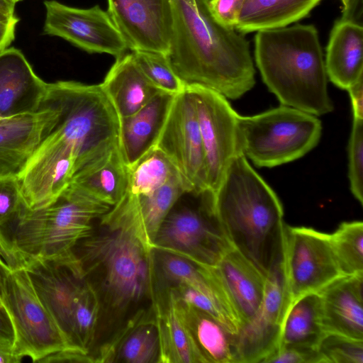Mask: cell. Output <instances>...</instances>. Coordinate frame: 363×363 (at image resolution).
Instances as JSON below:
<instances>
[{
    "instance_id": "cell-46",
    "label": "cell",
    "mask_w": 363,
    "mask_h": 363,
    "mask_svg": "<svg viewBox=\"0 0 363 363\" xmlns=\"http://www.w3.org/2000/svg\"><path fill=\"white\" fill-rule=\"evenodd\" d=\"M11 269L5 262L0 257V287L3 279Z\"/></svg>"
},
{
    "instance_id": "cell-49",
    "label": "cell",
    "mask_w": 363,
    "mask_h": 363,
    "mask_svg": "<svg viewBox=\"0 0 363 363\" xmlns=\"http://www.w3.org/2000/svg\"><path fill=\"white\" fill-rule=\"evenodd\" d=\"M3 116L0 114V118H2Z\"/></svg>"
},
{
    "instance_id": "cell-18",
    "label": "cell",
    "mask_w": 363,
    "mask_h": 363,
    "mask_svg": "<svg viewBox=\"0 0 363 363\" xmlns=\"http://www.w3.org/2000/svg\"><path fill=\"white\" fill-rule=\"evenodd\" d=\"M363 274L342 276L318 292L326 334L363 340Z\"/></svg>"
},
{
    "instance_id": "cell-10",
    "label": "cell",
    "mask_w": 363,
    "mask_h": 363,
    "mask_svg": "<svg viewBox=\"0 0 363 363\" xmlns=\"http://www.w3.org/2000/svg\"><path fill=\"white\" fill-rule=\"evenodd\" d=\"M154 147L174 165L188 193L199 195L208 190L197 113L186 86L174 95Z\"/></svg>"
},
{
    "instance_id": "cell-19",
    "label": "cell",
    "mask_w": 363,
    "mask_h": 363,
    "mask_svg": "<svg viewBox=\"0 0 363 363\" xmlns=\"http://www.w3.org/2000/svg\"><path fill=\"white\" fill-rule=\"evenodd\" d=\"M285 306L281 298L266 294L256 315L233 335L235 363L262 362L279 345Z\"/></svg>"
},
{
    "instance_id": "cell-26",
    "label": "cell",
    "mask_w": 363,
    "mask_h": 363,
    "mask_svg": "<svg viewBox=\"0 0 363 363\" xmlns=\"http://www.w3.org/2000/svg\"><path fill=\"white\" fill-rule=\"evenodd\" d=\"M321 0H245L235 29L241 33L286 27L306 17Z\"/></svg>"
},
{
    "instance_id": "cell-43",
    "label": "cell",
    "mask_w": 363,
    "mask_h": 363,
    "mask_svg": "<svg viewBox=\"0 0 363 363\" xmlns=\"http://www.w3.org/2000/svg\"><path fill=\"white\" fill-rule=\"evenodd\" d=\"M351 99L353 118H363V77L352 85L347 90Z\"/></svg>"
},
{
    "instance_id": "cell-13",
    "label": "cell",
    "mask_w": 363,
    "mask_h": 363,
    "mask_svg": "<svg viewBox=\"0 0 363 363\" xmlns=\"http://www.w3.org/2000/svg\"><path fill=\"white\" fill-rule=\"evenodd\" d=\"M25 269L40 301L70 346L78 352L71 342L72 319L86 280L73 252L55 257L30 258Z\"/></svg>"
},
{
    "instance_id": "cell-3",
    "label": "cell",
    "mask_w": 363,
    "mask_h": 363,
    "mask_svg": "<svg viewBox=\"0 0 363 363\" xmlns=\"http://www.w3.org/2000/svg\"><path fill=\"white\" fill-rule=\"evenodd\" d=\"M169 61L186 86L197 85L237 99L255 84L248 41L218 21L208 0H172Z\"/></svg>"
},
{
    "instance_id": "cell-40",
    "label": "cell",
    "mask_w": 363,
    "mask_h": 363,
    "mask_svg": "<svg viewBox=\"0 0 363 363\" xmlns=\"http://www.w3.org/2000/svg\"><path fill=\"white\" fill-rule=\"evenodd\" d=\"M17 16L0 11V52L8 48L15 38Z\"/></svg>"
},
{
    "instance_id": "cell-38",
    "label": "cell",
    "mask_w": 363,
    "mask_h": 363,
    "mask_svg": "<svg viewBox=\"0 0 363 363\" xmlns=\"http://www.w3.org/2000/svg\"><path fill=\"white\" fill-rule=\"evenodd\" d=\"M324 363L317 348L284 346L267 357L263 363Z\"/></svg>"
},
{
    "instance_id": "cell-39",
    "label": "cell",
    "mask_w": 363,
    "mask_h": 363,
    "mask_svg": "<svg viewBox=\"0 0 363 363\" xmlns=\"http://www.w3.org/2000/svg\"><path fill=\"white\" fill-rule=\"evenodd\" d=\"M245 1V0H208V6L218 21L235 28L238 14Z\"/></svg>"
},
{
    "instance_id": "cell-20",
    "label": "cell",
    "mask_w": 363,
    "mask_h": 363,
    "mask_svg": "<svg viewBox=\"0 0 363 363\" xmlns=\"http://www.w3.org/2000/svg\"><path fill=\"white\" fill-rule=\"evenodd\" d=\"M211 267L228 293L242 325L250 321L262 304L264 277L234 248Z\"/></svg>"
},
{
    "instance_id": "cell-16",
    "label": "cell",
    "mask_w": 363,
    "mask_h": 363,
    "mask_svg": "<svg viewBox=\"0 0 363 363\" xmlns=\"http://www.w3.org/2000/svg\"><path fill=\"white\" fill-rule=\"evenodd\" d=\"M58 117L52 105L42 102L35 112L0 118V177H17Z\"/></svg>"
},
{
    "instance_id": "cell-17",
    "label": "cell",
    "mask_w": 363,
    "mask_h": 363,
    "mask_svg": "<svg viewBox=\"0 0 363 363\" xmlns=\"http://www.w3.org/2000/svg\"><path fill=\"white\" fill-rule=\"evenodd\" d=\"M48 83L34 72L16 48L0 52V114L3 117L38 111Z\"/></svg>"
},
{
    "instance_id": "cell-37",
    "label": "cell",
    "mask_w": 363,
    "mask_h": 363,
    "mask_svg": "<svg viewBox=\"0 0 363 363\" xmlns=\"http://www.w3.org/2000/svg\"><path fill=\"white\" fill-rule=\"evenodd\" d=\"M23 205L16 177H0V225L13 218Z\"/></svg>"
},
{
    "instance_id": "cell-35",
    "label": "cell",
    "mask_w": 363,
    "mask_h": 363,
    "mask_svg": "<svg viewBox=\"0 0 363 363\" xmlns=\"http://www.w3.org/2000/svg\"><path fill=\"white\" fill-rule=\"evenodd\" d=\"M318 350L324 363H363V340L326 334Z\"/></svg>"
},
{
    "instance_id": "cell-11",
    "label": "cell",
    "mask_w": 363,
    "mask_h": 363,
    "mask_svg": "<svg viewBox=\"0 0 363 363\" xmlns=\"http://www.w3.org/2000/svg\"><path fill=\"white\" fill-rule=\"evenodd\" d=\"M284 269L289 307L301 296L318 293L343 276L330 234L306 227L286 225Z\"/></svg>"
},
{
    "instance_id": "cell-5",
    "label": "cell",
    "mask_w": 363,
    "mask_h": 363,
    "mask_svg": "<svg viewBox=\"0 0 363 363\" xmlns=\"http://www.w3.org/2000/svg\"><path fill=\"white\" fill-rule=\"evenodd\" d=\"M257 32L256 65L264 83L281 104L316 116L332 111L315 28L296 24Z\"/></svg>"
},
{
    "instance_id": "cell-42",
    "label": "cell",
    "mask_w": 363,
    "mask_h": 363,
    "mask_svg": "<svg viewBox=\"0 0 363 363\" xmlns=\"http://www.w3.org/2000/svg\"><path fill=\"white\" fill-rule=\"evenodd\" d=\"M362 0H347L343 4L340 21H348L362 26Z\"/></svg>"
},
{
    "instance_id": "cell-44",
    "label": "cell",
    "mask_w": 363,
    "mask_h": 363,
    "mask_svg": "<svg viewBox=\"0 0 363 363\" xmlns=\"http://www.w3.org/2000/svg\"><path fill=\"white\" fill-rule=\"evenodd\" d=\"M21 360L15 354L13 347L0 344V363H18Z\"/></svg>"
},
{
    "instance_id": "cell-32",
    "label": "cell",
    "mask_w": 363,
    "mask_h": 363,
    "mask_svg": "<svg viewBox=\"0 0 363 363\" xmlns=\"http://www.w3.org/2000/svg\"><path fill=\"white\" fill-rule=\"evenodd\" d=\"M99 313V298L86 281L74 311L71 342L76 350L88 358L94 342Z\"/></svg>"
},
{
    "instance_id": "cell-29",
    "label": "cell",
    "mask_w": 363,
    "mask_h": 363,
    "mask_svg": "<svg viewBox=\"0 0 363 363\" xmlns=\"http://www.w3.org/2000/svg\"><path fill=\"white\" fill-rule=\"evenodd\" d=\"M325 335L320 296L318 293L307 294L293 302L286 311L279 347L298 346L318 349Z\"/></svg>"
},
{
    "instance_id": "cell-27",
    "label": "cell",
    "mask_w": 363,
    "mask_h": 363,
    "mask_svg": "<svg viewBox=\"0 0 363 363\" xmlns=\"http://www.w3.org/2000/svg\"><path fill=\"white\" fill-rule=\"evenodd\" d=\"M160 342L156 314L130 325L98 362L159 363Z\"/></svg>"
},
{
    "instance_id": "cell-22",
    "label": "cell",
    "mask_w": 363,
    "mask_h": 363,
    "mask_svg": "<svg viewBox=\"0 0 363 363\" xmlns=\"http://www.w3.org/2000/svg\"><path fill=\"white\" fill-rule=\"evenodd\" d=\"M100 84L119 118L133 114L162 92L143 74L132 52L117 57Z\"/></svg>"
},
{
    "instance_id": "cell-34",
    "label": "cell",
    "mask_w": 363,
    "mask_h": 363,
    "mask_svg": "<svg viewBox=\"0 0 363 363\" xmlns=\"http://www.w3.org/2000/svg\"><path fill=\"white\" fill-rule=\"evenodd\" d=\"M132 55L143 74L160 91L176 95L185 89L167 55L146 50L132 51Z\"/></svg>"
},
{
    "instance_id": "cell-2",
    "label": "cell",
    "mask_w": 363,
    "mask_h": 363,
    "mask_svg": "<svg viewBox=\"0 0 363 363\" xmlns=\"http://www.w3.org/2000/svg\"><path fill=\"white\" fill-rule=\"evenodd\" d=\"M43 102L55 106L58 117L21 172L29 182L64 180L119 145L120 118L100 84L48 83Z\"/></svg>"
},
{
    "instance_id": "cell-4",
    "label": "cell",
    "mask_w": 363,
    "mask_h": 363,
    "mask_svg": "<svg viewBox=\"0 0 363 363\" xmlns=\"http://www.w3.org/2000/svg\"><path fill=\"white\" fill-rule=\"evenodd\" d=\"M215 203L229 242L264 278L284 264L286 225L282 205L244 155L230 162Z\"/></svg>"
},
{
    "instance_id": "cell-47",
    "label": "cell",
    "mask_w": 363,
    "mask_h": 363,
    "mask_svg": "<svg viewBox=\"0 0 363 363\" xmlns=\"http://www.w3.org/2000/svg\"><path fill=\"white\" fill-rule=\"evenodd\" d=\"M7 1H11L16 4L18 2L21 1L23 0H7Z\"/></svg>"
},
{
    "instance_id": "cell-28",
    "label": "cell",
    "mask_w": 363,
    "mask_h": 363,
    "mask_svg": "<svg viewBox=\"0 0 363 363\" xmlns=\"http://www.w3.org/2000/svg\"><path fill=\"white\" fill-rule=\"evenodd\" d=\"M176 299L184 320L205 362L235 363L233 335L208 313Z\"/></svg>"
},
{
    "instance_id": "cell-9",
    "label": "cell",
    "mask_w": 363,
    "mask_h": 363,
    "mask_svg": "<svg viewBox=\"0 0 363 363\" xmlns=\"http://www.w3.org/2000/svg\"><path fill=\"white\" fill-rule=\"evenodd\" d=\"M153 247L194 263L216 265L233 247L218 218L214 194L202 193L195 206H174L157 230Z\"/></svg>"
},
{
    "instance_id": "cell-31",
    "label": "cell",
    "mask_w": 363,
    "mask_h": 363,
    "mask_svg": "<svg viewBox=\"0 0 363 363\" xmlns=\"http://www.w3.org/2000/svg\"><path fill=\"white\" fill-rule=\"evenodd\" d=\"M128 169L123 194L133 196L151 194L179 174L169 159L155 147Z\"/></svg>"
},
{
    "instance_id": "cell-1",
    "label": "cell",
    "mask_w": 363,
    "mask_h": 363,
    "mask_svg": "<svg viewBox=\"0 0 363 363\" xmlns=\"http://www.w3.org/2000/svg\"><path fill=\"white\" fill-rule=\"evenodd\" d=\"M72 252L100 303L94 358L130 324L155 313V249L134 211L119 201Z\"/></svg>"
},
{
    "instance_id": "cell-8",
    "label": "cell",
    "mask_w": 363,
    "mask_h": 363,
    "mask_svg": "<svg viewBox=\"0 0 363 363\" xmlns=\"http://www.w3.org/2000/svg\"><path fill=\"white\" fill-rule=\"evenodd\" d=\"M0 301L11 318L15 332L13 351L20 358L28 357L40 362L59 352L79 353L72 349L40 301L25 269L10 270L6 275Z\"/></svg>"
},
{
    "instance_id": "cell-15",
    "label": "cell",
    "mask_w": 363,
    "mask_h": 363,
    "mask_svg": "<svg viewBox=\"0 0 363 363\" xmlns=\"http://www.w3.org/2000/svg\"><path fill=\"white\" fill-rule=\"evenodd\" d=\"M108 13L131 51L167 55L173 26L172 0H108Z\"/></svg>"
},
{
    "instance_id": "cell-41",
    "label": "cell",
    "mask_w": 363,
    "mask_h": 363,
    "mask_svg": "<svg viewBox=\"0 0 363 363\" xmlns=\"http://www.w3.org/2000/svg\"><path fill=\"white\" fill-rule=\"evenodd\" d=\"M0 344L14 347L15 332L11 318L0 301Z\"/></svg>"
},
{
    "instance_id": "cell-23",
    "label": "cell",
    "mask_w": 363,
    "mask_h": 363,
    "mask_svg": "<svg viewBox=\"0 0 363 363\" xmlns=\"http://www.w3.org/2000/svg\"><path fill=\"white\" fill-rule=\"evenodd\" d=\"M325 66L328 78L347 90L363 77V27L338 20L330 33Z\"/></svg>"
},
{
    "instance_id": "cell-24",
    "label": "cell",
    "mask_w": 363,
    "mask_h": 363,
    "mask_svg": "<svg viewBox=\"0 0 363 363\" xmlns=\"http://www.w3.org/2000/svg\"><path fill=\"white\" fill-rule=\"evenodd\" d=\"M128 169L118 145L77 172L67 187L112 207L125 192Z\"/></svg>"
},
{
    "instance_id": "cell-45",
    "label": "cell",
    "mask_w": 363,
    "mask_h": 363,
    "mask_svg": "<svg viewBox=\"0 0 363 363\" xmlns=\"http://www.w3.org/2000/svg\"><path fill=\"white\" fill-rule=\"evenodd\" d=\"M16 4L7 1V0H0V11L4 13L14 15Z\"/></svg>"
},
{
    "instance_id": "cell-21",
    "label": "cell",
    "mask_w": 363,
    "mask_h": 363,
    "mask_svg": "<svg viewBox=\"0 0 363 363\" xmlns=\"http://www.w3.org/2000/svg\"><path fill=\"white\" fill-rule=\"evenodd\" d=\"M174 96L162 91L133 114L120 118L119 147L128 168L154 147Z\"/></svg>"
},
{
    "instance_id": "cell-7",
    "label": "cell",
    "mask_w": 363,
    "mask_h": 363,
    "mask_svg": "<svg viewBox=\"0 0 363 363\" xmlns=\"http://www.w3.org/2000/svg\"><path fill=\"white\" fill-rule=\"evenodd\" d=\"M321 132L316 116L284 105L238 116L240 152L258 167H273L303 157L318 145Z\"/></svg>"
},
{
    "instance_id": "cell-6",
    "label": "cell",
    "mask_w": 363,
    "mask_h": 363,
    "mask_svg": "<svg viewBox=\"0 0 363 363\" xmlns=\"http://www.w3.org/2000/svg\"><path fill=\"white\" fill-rule=\"evenodd\" d=\"M111 208L67 187L45 207L29 209L23 204L14 218L0 225V234L26 261L65 255L91 233L94 221Z\"/></svg>"
},
{
    "instance_id": "cell-36",
    "label": "cell",
    "mask_w": 363,
    "mask_h": 363,
    "mask_svg": "<svg viewBox=\"0 0 363 363\" xmlns=\"http://www.w3.org/2000/svg\"><path fill=\"white\" fill-rule=\"evenodd\" d=\"M362 119L353 118L348 145L350 190L355 199L363 203V126Z\"/></svg>"
},
{
    "instance_id": "cell-25",
    "label": "cell",
    "mask_w": 363,
    "mask_h": 363,
    "mask_svg": "<svg viewBox=\"0 0 363 363\" xmlns=\"http://www.w3.org/2000/svg\"><path fill=\"white\" fill-rule=\"evenodd\" d=\"M155 308L160 342L159 363H206L169 289L158 298Z\"/></svg>"
},
{
    "instance_id": "cell-14",
    "label": "cell",
    "mask_w": 363,
    "mask_h": 363,
    "mask_svg": "<svg viewBox=\"0 0 363 363\" xmlns=\"http://www.w3.org/2000/svg\"><path fill=\"white\" fill-rule=\"evenodd\" d=\"M44 6L45 34L62 38L89 53L117 57L128 49L109 13L100 6L79 9L55 0H46Z\"/></svg>"
},
{
    "instance_id": "cell-30",
    "label": "cell",
    "mask_w": 363,
    "mask_h": 363,
    "mask_svg": "<svg viewBox=\"0 0 363 363\" xmlns=\"http://www.w3.org/2000/svg\"><path fill=\"white\" fill-rule=\"evenodd\" d=\"M188 193L179 174L154 193L140 196L123 194L121 199L133 209L149 238L154 240L161 224L180 197Z\"/></svg>"
},
{
    "instance_id": "cell-48",
    "label": "cell",
    "mask_w": 363,
    "mask_h": 363,
    "mask_svg": "<svg viewBox=\"0 0 363 363\" xmlns=\"http://www.w3.org/2000/svg\"><path fill=\"white\" fill-rule=\"evenodd\" d=\"M347 0H341V1L342 2V4H344L345 3Z\"/></svg>"
},
{
    "instance_id": "cell-12",
    "label": "cell",
    "mask_w": 363,
    "mask_h": 363,
    "mask_svg": "<svg viewBox=\"0 0 363 363\" xmlns=\"http://www.w3.org/2000/svg\"><path fill=\"white\" fill-rule=\"evenodd\" d=\"M186 86L192 95L197 113L207 188L215 195L230 162L240 153L238 143V114L222 94L201 86Z\"/></svg>"
},
{
    "instance_id": "cell-33",
    "label": "cell",
    "mask_w": 363,
    "mask_h": 363,
    "mask_svg": "<svg viewBox=\"0 0 363 363\" xmlns=\"http://www.w3.org/2000/svg\"><path fill=\"white\" fill-rule=\"evenodd\" d=\"M330 242L343 276L363 274V223L344 222L333 233Z\"/></svg>"
}]
</instances>
